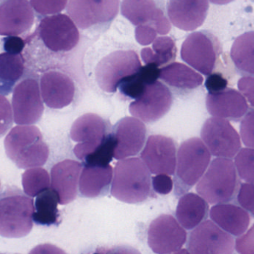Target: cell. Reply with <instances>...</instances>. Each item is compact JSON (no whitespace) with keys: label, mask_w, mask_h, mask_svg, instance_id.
<instances>
[{"label":"cell","mask_w":254,"mask_h":254,"mask_svg":"<svg viewBox=\"0 0 254 254\" xmlns=\"http://www.w3.org/2000/svg\"><path fill=\"white\" fill-rule=\"evenodd\" d=\"M151 179L149 169L140 158L121 160L115 167L112 195L128 204L143 202L152 191Z\"/></svg>","instance_id":"6da1fadb"},{"label":"cell","mask_w":254,"mask_h":254,"mask_svg":"<svg viewBox=\"0 0 254 254\" xmlns=\"http://www.w3.org/2000/svg\"><path fill=\"white\" fill-rule=\"evenodd\" d=\"M4 143L6 155L19 169L41 167L49 158V148L37 127H14Z\"/></svg>","instance_id":"7a4b0ae2"},{"label":"cell","mask_w":254,"mask_h":254,"mask_svg":"<svg viewBox=\"0 0 254 254\" xmlns=\"http://www.w3.org/2000/svg\"><path fill=\"white\" fill-rule=\"evenodd\" d=\"M211 153L202 139L192 137L180 144L177 151L174 194L180 197L189 192L208 169Z\"/></svg>","instance_id":"3957f363"},{"label":"cell","mask_w":254,"mask_h":254,"mask_svg":"<svg viewBox=\"0 0 254 254\" xmlns=\"http://www.w3.org/2000/svg\"><path fill=\"white\" fill-rule=\"evenodd\" d=\"M235 164L229 158H215L196 186V191L209 204L233 201L240 190Z\"/></svg>","instance_id":"277c9868"},{"label":"cell","mask_w":254,"mask_h":254,"mask_svg":"<svg viewBox=\"0 0 254 254\" xmlns=\"http://www.w3.org/2000/svg\"><path fill=\"white\" fill-rule=\"evenodd\" d=\"M34 205L22 192H6L0 201V234L6 238H21L33 228Z\"/></svg>","instance_id":"5b68a950"},{"label":"cell","mask_w":254,"mask_h":254,"mask_svg":"<svg viewBox=\"0 0 254 254\" xmlns=\"http://www.w3.org/2000/svg\"><path fill=\"white\" fill-rule=\"evenodd\" d=\"M222 52L219 39L207 31L187 36L180 50V57L188 65L204 75L213 74Z\"/></svg>","instance_id":"8992f818"},{"label":"cell","mask_w":254,"mask_h":254,"mask_svg":"<svg viewBox=\"0 0 254 254\" xmlns=\"http://www.w3.org/2000/svg\"><path fill=\"white\" fill-rule=\"evenodd\" d=\"M142 65L134 51H116L104 57L95 68V80L104 92L113 93L121 82L136 74Z\"/></svg>","instance_id":"52a82bcc"},{"label":"cell","mask_w":254,"mask_h":254,"mask_svg":"<svg viewBox=\"0 0 254 254\" xmlns=\"http://www.w3.org/2000/svg\"><path fill=\"white\" fill-rule=\"evenodd\" d=\"M201 137L210 153L218 158L232 159L241 149L240 134L227 119H207L201 128Z\"/></svg>","instance_id":"ba28073f"},{"label":"cell","mask_w":254,"mask_h":254,"mask_svg":"<svg viewBox=\"0 0 254 254\" xmlns=\"http://www.w3.org/2000/svg\"><path fill=\"white\" fill-rule=\"evenodd\" d=\"M119 0H69L67 13L81 29L110 23L117 16Z\"/></svg>","instance_id":"9c48e42d"},{"label":"cell","mask_w":254,"mask_h":254,"mask_svg":"<svg viewBox=\"0 0 254 254\" xmlns=\"http://www.w3.org/2000/svg\"><path fill=\"white\" fill-rule=\"evenodd\" d=\"M37 31L45 46L55 52L72 50L80 39L76 23L61 13L43 18Z\"/></svg>","instance_id":"30bf717a"},{"label":"cell","mask_w":254,"mask_h":254,"mask_svg":"<svg viewBox=\"0 0 254 254\" xmlns=\"http://www.w3.org/2000/svg\"><path fill=\"white\" fill-rule=\"evenodd\" d=\"M235 246L232 236L210 220L196 227L188 240L191 254H233Z\"/></svg>","instance_id":"8fae6325"},{"label":"cell","mask_w":254,"mask_h":254,"mask_svg":"<svg viewBox=\"0 0 254 254\" xmlns=\"http://www.w3.org/2000/svg\"><path fill=\"white\" fill-rule=\"evenodd\" d=\"M184 228L171 215L163 214L152 221L148 231V243L154 253L170 254L186 243Z\"/></svg>","instance_id":"7c38bea8"},{"label":"cell","mask_w":254,"mask_h":254,"mask_svg":"<svg viewBox=\"0 0 254 254\" xmlns=\"http://www.w3.org/2000/svg\"><path fill=\"white\" fill-rule=\"evenodd\" d=\"M172 94L160 81L148 85L143 95L131 103L129 112L146 123H152L167 114L172 105Z\"/></svg>","instance_id":"4fadbf2b"},{"label":"cell","mask_w":254,"mask_h":254,"mask_svg":"<svg viewBox=\"0 0 254 254\" xmlns=\"http://www.w3.org/2000/svg\"><path fill=\"white\" fill-rule=\"evenodd\" d=\"M40 94L38 83L33 79H26L15 87L12 98L15 123L31 125L40 120L44 110Z\"/></svg>","instance_id":"5bb4252c"},{"label":"cell","mask_w":254,"mask_h":254,"mask_svg":"<svg viewBox=\"0 0 254 254\" xmlns=\"http://www.w3.org/2000/svg\"><path fill=\"white\" fill-rule=\"evenodd\" d=\"M177 144L171 137L149 136L141 157L153 174L173 176L177 165Z\"/></svg>","instance_id":"9a60e30c"},{"label":"cell","mask_w":254,"mask_h":254,"mask_svg":"<svg viewBox=\"0 0 254 254\" xmlns=\"http://www.w3.org/2000/svg\"><path fill=\"white\" fill-rule=\"evenodd\" d=\"M121 13L134 25H151L161 35L171 30L169 21L154 0H122Z\"/></svg>","instance_id":"2e32d148"},{"label":"cell","mask_w":254,"mask_h":254,"mask_svg":"<svg viewBox=\"0 0 254 254\" xmlns=\"http://www.w3.org/2000/svg\"><path fill=\"white\" fill-rule=\"evenodd\" d=\"M146 127L138 119L126 117L113 127L116 147L114 158L122 160L137 155L143 149L146 138Z\"/></svg>","instance_id":"e0dca14e"},{"label":"cell","mask_w":254,"mask_h":254,"mask_svg":"<svg viewBox=\"0 0 254 254\" xmlns=\"http://www.w3.org/2000/svg\"><path fill=\"white\" fill-rule=\"evenodd\" d=\"M32 6L27 0H4L0 7V34L17 36L34 24Z\"/></svg>","instance_id":"ac0fdd59"},{"label":"cell","mask_w":254,"mask_h":254,"mask_svg":"<svg viewBox=\"0 0 254 254\" xmlns=\"http://www.w3.org/2000/svg\"><path fill=\"white\" fill-rule=\"evenodd\" d=\"M208 0H169L168 16L171 23L183 31H194L205 21Z\"/></svg>","instance_id":"d6986e66"},{"label":"cell","mask_w":254,"mask_h":254,"mask_svg":"<svg viewBox=\"0 0 254 254\" xmlns=\"http://www.w3.org/2000/svg\"><path fill=\"white\" fill-rule=\"evenodd\" d=\"M207 111L213 117L239 122L249 112V104L244 95L231 88L218 93H209L206 98Z\"/></svg>","instance_id":"ffe728a7"},{"label":"cell","mask_w":254,"mask_h":254,"mask_svg":"<svg viewBox=\"0 0 254 254\" xmlns=\"http://www.w3.org/2000/svg\"><path fill=\"white\" fill-rule=\"evenodd\" d=\"M82 165L74 160H64L51 171V188L58 194L59 204L64 205L76 199Z\"/></svg>","instance_id":"44dd1931"},{"label":"cell","mask_w":254,"mask_h":254,"mask_svg":"<svg viewBox=\"0 0 254 254\" xmlns=\"http://www.w3.org/2000/svg\"><path fill=\"white\" fill-rule=\"evenodd\" d=\"M40 91L45 104L52 109H62L73 101L75 85L72 79L58 71H49L40 80Z\"/></svg>","instance_id":"7402d4cb"},{"label":"cell","mask_w":254,"mask_h":254,"mask_svg":"<svg viewBox=\"0 0 254 254\" xmlns=\"http://www.w3.org/2000/svg\"><path fill=\"white\" fill-rule=\"evenodd\" d=\"M210 216L218 226L235 237L243 235L250 225L249 213L234 204H216L210 209Z\"/></svg>","instance_id":"603a6c76"},{"label":"cell","mask_w":254,"mask_h":254,"mask_svg":"<svg viewBox=\"0 0 254 254\" xmlns=\"http://www.w3.org/2000/svg\"><path fill=\"white\" fill-rule=\"evenodd\" d=\"M107 125L99 116L88 113L76 119L70 130L74 141L87 145L101 144L107 136Z\"/></svg>","instance_id":"cb8c5ba5"},{"label":"cell","mask_w":254,"mask_h":254,"mask_svg":"<svg viewBox=\"0 0 254 254\" xmlns=\"http://www.w3.org/2000/svg\"><path fill=\"white\" fill-rule=\"evenodd\" d=\"M208 202L201 195L186 193L180 197L176 209V218L186 230L195 229L208 216Z\"/></svg>","instance_id":"d4e9b609"},{"label":"cell","mask_w":254,"mask_h":254,"mask_svg":"<svg viewBox=\"0 0 254 254\" xmlns=\"http://www.w3.org/2000/svg\"><path fill=\"white\" fill-rule=\"evenodd\" d=\"M113 179L110 165L85 166L79 180V190L83 196L95 198L105 195Z\"/></svg>","instance_id":"484cf974"},{"label":"cell","mask_w":254,"mask_h":254,"mask_svg":"<svg viewBox=\"0 0 254 254\" xmlns=\"http://www.w3.org/2000/svg\"><path fill=\"white\" fill-rule=\"evenodd\" d=\"M160 79L180 92H191L199 87L204 77L192 68L180 63H172L161 69Z\"/></svg>","instance_id":"4316f807"},{"label":"cell","mask_w":254,"mask_h":254,"mask_svg":"<svg viewBox=\"0 0 254 254\" xmlns=\"http://www.w3.org/2000/svg\"><path fill=\"white\" fill-rule=\"evenodd\" d=\"M231 57L240 74L254 77V31L245 33L236 39Z\"/></svg>","instance_id":"83f0119b"},{"label":"cell","mask_w":254,"mask_h":254,"mask_svg":"<svg viewBox=\"0 0 254 254\" xmlns=\"http://www.w3.org/2000/svg\"><path fill=\"white\" fill-rule=\"evenodd\" d=\"M161 71L155 64H147L136 74L124 79L119 85V91L125 96L137 100L143 95L148 85L158 81Z\"/></svg>","instance_id":"f1b7e54d"},{"label":"cell","mask_w":254,"mask_h":254,"mask_svg":"<svg viewBox=\"0 0 254 254\" xmlns=\"http://www.w3.org/2000/svg\"><path fill=\"white\" fill-rule=\"evenodd\" d=\"M58 204L59 198L54 190L49 188L43 191L36 196L33 221L42 226L57 225L59 219Z\"/></svg>","instance_id":"f546056e"},{"label":"cell","mask_w":254,"mask_h":254,"mask_svg":"<svg viewBox=\"0 0 254 254\" xmlns=\"http://www.w3.org/2000/svg\"><path fill=\"white\" fill-rule=\"evenodd\" d=\"M24 71V61L19 55L2 53L0 56V81L1 95L11 92L16 82L22 77Z\"/></svg>","instance_id":"4dcf8cb0"},{"label":"cell","mask_w":254,"mask_h":254,"mask_svg":"<svg viewBox=\"0 0 254 254\" xmlns=\"http://www.w3.org/2000/svg\"><path fill=\"white\" fill-rule=\"evenodd\" d=\"M152 49L145 48L142 50L143 62L155 64L158 67L170 64L177 56V47L174 40L169 37H160L154 41Z\"/></svg>","instance_id":"1f68e13d"},{"label":"cell","mask_w":254,"mask_h":254,"mask_svg":"<svg viewBox=\"0 0 254 254\" xmlns=\"http://www.w3.org/2000/svg\"><path fill=\"white\" fill-rule=\"evenodd\" d=\"M22 184L24 192L29 197L37 196L50 187L49 173L40 167L28 169L22 174Z\"/></svg>","instance_id":"d6a6232c"},{"label":"cell","mask_w":254,"mask_h":254,"mask_svg":"<svg viewBox=\"0 0 254 254\" xmlns=\"http://www.w3.org/2000/svg\"><path fill=\"white\" fill-rule=\"evenodd\" d=\"M116 137L113 133L107 134L103 143L89 156L85 158V166H101L105 167L114 157L116 147Z\"/></svg>","instance_id":"836d02e7"},{"label":"cell","mask_w":254,"mask_h":254,"mask_svg":"<svg viewBox=\"0 0 254 254\" xmlns=\"http://www.w3.org/2000/svg\"><path fill=\"white\" fill-rule=\"evenodd\" d=\"M235 165L240 179L254 184V149H240L235 158Z\"/></svg>","instance_id":"e575fe53"},{"label":"cell","mask_w":254,"mask_h":254,"mask_svg":"<svg viewBox=\"0 0 254 254\" xmlns=\"http://www.w3.org/2000/svg\"><path fill=\"white\" fill-rule=\"evenodd\" d=\"M68 0H30L31 6L40 16L57 14L66 7Z\"/></svg>","instance_id":"d590c367"},{"label":"cell","mask_w":254,"mask_h":254,"mask_svg":"<svg viewBox=\"0 0 254 254\" xmlns=\"http://www.w3.org/2000/svg\"><path fill=\"white\" fill-rule=\"evenodd\" d=\"M240 134L247 147L254 149V109L249 111L242 120Z\"/></svg>","instance_id":"8d00e7d4"},{"label":"cell","mask_w":254,"mask_h":254,"mask_svg":"<svg viewBox=\"0 0 254 254\" xmlns=\"http://www.w3.org/2000/svg\"><path fill=\"white\" fill-rule=\"evenodd\" d=\"M239 204L254 216V184L243 183L240 185L237 194Z\"/></svg>","instance_id":"74e56055"},{"label":"cell","mask_w":254,"mask_h":254,"mask_svg":"<svg viewBox=\"0 0 254 254\" xmlns=\"http://www.w3.org/2000/svg\"><path fill=\"white\" fill-rule=\"evenodd\" d=\"M236 249L240 254H254V224L236 241Z\"/></svg>","instance_id":"f35d334b"},{"label":"cell","mask_w":254,"mask_h":254,"mask_svg":"<svg viewBox=\"0 0 254 254\" xmlns=\"http://www.w3.org/2000/svg\"><path fill=\"white\" fill-rule=\"evenodd\" d=\"M154 190L161 195H167L172 190L174 182L169 175H157L152 178Z\"/></svg>","instance_id":"ab89813d"},{"label":"cell","mask_w":254,"mask_h":254,"mask_svg":"<svg viewBox=\"0 0 254 254\" xmlns=\"http://www.w3.org/2000/svg\"><path fill=\"white\" fill-rule=\"evenodd\" d=\"M156 30L149 25H138L135 30L137 41L143 46H148L156 40Z\"/></svg>","instance_id":"60d3db41"},{"label":"cell","mask_w":254,"mask_h":254,"mask_svg":"<svg viewBox=\"0 0 254 254\" xmlns=\"http://www.w3.org/2000/svg\"><path fill=\"white\" fill-rule=\"evenodd\" d=\"M228 83V80L222 74L219 73H213L207 77L205 82V87L209 93H218L225 90Z\"/></svg>","instance_id":"b9f144b4"},{"label":"cell","mask_w":254,"mask_h":254,"mask_svg":"<svg viewBox=\"0 0 254 254\" xmlns=\"http://www.w3.org/2000/svg\"><path fill=\"white\" fill-rule=\"evenodd\" d=\"M238 87L240 92L247 98L248 101L254 107V77L244 76L240 79Z\"/></svg>","instance_id":"7bdbcfd3"},{"label":"cell","mask_w":254,"mask_h":254,"mask_svg":"<svg viewBox=\"0 0 254 254\" xmlns=\"http://www.w3.org/2000/svg\"><path fill=\"white\" fill-rule=\"evenodd\" d=\"M12 125V112L8 101L1 96V134H4Z\"/></svg>","instance_id":"ee69618b"},{"label":"cell","mask_w":254,"mask_h":254,"mask_svg":"<svg viewBox=\"0 0 254 254\" xmlns=\"http://www.w3.org/2000/svg\"><path fill=\"white\" fill-rule=\"evenodd\" d=\"M24 46V40L18 36H8L4 39V49L7 53L19 55Z\"/></svg>","instance_id":"f6af8a7d"},{"label":"cell","mask_w":254,"mask_h":254,"mask_svg":"<svg viewBox=\"0 0 254 254\" xmlns=\"http://www.w3.org/2000/svg\"><path fill=\"white\" fill-rule=\"evenodd\" d=\"M29 254H67L62 249L54 245L43 244L34 247Z\"/></svg>","instance_id":"bcb514c9"},{"label":"cell","mask_w":254,"mask_h":254,"mask_svg":"<svg viewBox=\"0 0 254 254\" xmlns=\"http://www.w3.org/2000/svg\"><path fill=\"white\" fill-rule=\"evenodd\" d=\"M104 254H141L137 249L129 246H116L108 249H100Z\"/></svg>","instance_id":"7dc6e473"},{"label":"cell","mask_w":254,"mask_h":254,"mask_svg":"<svg viewBox=\"0 0 254 254\" xmlns=\"http://www.w3.org/2000/svg\"><path fill=\"white\" fill-rule=\"evenodd\" d=\"M210 1L213 4L222 5V4H229V3L232 2L235 0H210Z\"/></svg>","instance_id":"c3c4849f"},{"label":"cell","mask_w":254,"mask_h":254,"mask_svg":"<svg viewBox=\"0 0 254 254\" xmlns=\"http://www.w3.org/2000/svg\"><path fill=\"white\" fill-rule=\"evenodd\" d=\"M172 254H191L189 253V251L186 249H180V250L177 251V252H174Z\"/></svg>","instance_id":"681fc988"},{"label":"cell","mask_w":254,"mask_h":254,"mask_svg":"<svg viewBox=\"0 0 254 254\" xmlns=\"http://www.w3.org/2000/svg\"><path fill=\"white\" fill-rule=\"evenodd\" d=\"M104 254L103 253V252H101V251L100 250V249H98V251H97L96 253H94V254Z\"/></svg>","instance_id":"f907efd6"},{"label":"cell","mask_w":254,"mask_h":254,"mask_svg":"<svg viewBox=\"0 0 254 254\" xmlns=\"http://www.w3.org/2000/svg\"><path fill=\"white\" fill-rule=\"evenodd\" d=\"M252 1H254V0H252Z\"/></svg>","instance_id":"816d5d0a"}]
</instances>
